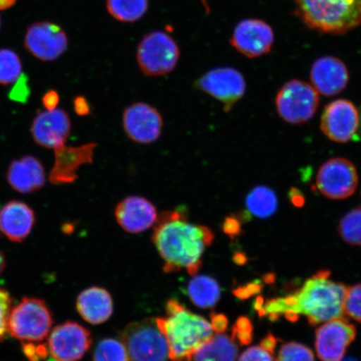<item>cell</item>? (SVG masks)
<instances>
[{
	"instance_id": "obj_23",
	"label": "cell",
	"mask_w": 361,
	"mask_h": 361,
	"mask_svg": "<svg viewBox=\"0 0 361 361\" xmlns=\"http://www.w3.org/2000/svg\"><path fill=\"white\" fill-rule=\"evenodd\" d=\"M76 309L85 322L101 324L111 318L114 307L109 291L101 287H90L80 293Z\"/></svg>"
},
{
	"instance_id": "obj_29",
	"label": "cell",
	"mask_w": 361,
	"mask_h": 361,
	"mask_svg": "<svg viewBox=\"0 0 361 361\" xmlns=\"http://www.w3.org/2000/svg\"><path fill=\"white\" fill-rule=\"evenodd\" d=\"M22 74V62L16 52L0 49V85L16 82Z\"/></svg>"
},
{
	"instance_id": "obj_14",
	"label": "cell",
	"mask_w": 361,
	"mask_h": 361,
	"mask_svg": "<svg viewBox=\"0 0 361 361\" xmlns=\"http://www.w3.org/2000/svg\"><path fill=\"white\" fill-rule=\"evenodd\" d=\"M92 334L80 324L66 322L49 337L48 349L56 361H79L92 345Z\"/></svg>"
},
{
	"instance_id": "obj_3",
	"label": "cell",
	"mask_w": 361,
	"mask_h": 361,
	"mask_svg": "<svg viewBox=\"0 0 361 361\" xmlns=\"http://www.w3.org/2000/svg\"><path fill=\"white\" fill-rule=\"evenodd\" d=\"M166 314L156 322L168 343L169 358L192 361L194 353L214 336L210 322L174 299L166 302Z\"/></svg>"
},
{
	"instance_id": "obj_32",
	"label": "cell",
	"mask_w": 361,
	"mask_h": 361,
	"mask_svg": "<svg viewBox=\"0 0 361 361\" xmlns=\"http://www.w3.org/2000/svg\"><path fill=\"white\" fill-rule=\"evenodd\" d=\"M344 309L345 314L361 323V283L347 288Z\"/></svg>"
},
{
	"instance_id": "obj_44",
	"label": "cell",
	"mask_w": 361,
	"mask_h": 361,
	"mask_svg": "<svg viewBox=\"0 0 361 361\" xmlns=\"http://www.w3.org/2000/svg\"><path fill=\"white\" fill-rule=\"evenodd\" d=\"M277 342V338L269 333L267 336L262 340L260 346L266 351L269 352L271 355H274L275 348H276Z\"/></svg>"
},
{
	"instance_id": "obj_30",
	"label": "cell",
	"mask_w": 361,
	"mask_h": 361,
	"mask_svg": "<svg viewBox=\"0 0 361 361\" xmlns=\"http://www.w3.org/2000/svg\"><path fill=\"white\" fill-rule=\"evenodd\" d=\"M93 361H129V357L123 342L106 338L99 341L94 348Z\"/></svg>"
},
{
	"instance_id": "obj_12",
	"label": "cell",
	"mask_w": 361,
	"mask_h": 361,
	"mask_svg": "<svg viewBox=\"0 0 361 361\" xmlns=\"http://www.w3.org/2000/svg\"><path fill=\"white\" fill-rule=\"evenodd\" d=\"M356 328L348 319L329 320L315 331V349L322 361H341L356 338Z\"/></svg>"
},
{
	"instance_id": "obj_34",
	"label": "cell",
	"mask_w": 361,
	"mask_h": 361,
	"mask_svg": "<svg viewBox=\"0 0 361 361\" xmlns=\"http://www.w3.org/2000/svg\"><path fill=\"white\" fill-rule=\"evenodd\" d=\"M12 305V299L7 290L0 288V341L6 338L8 329V319Z\"/></svg>"
},
{
	"instance_id": "obj_13",
	"label": "cell",
	"mask_w": 361,
	"mask_h": 361,
	"mask_svg": "<svg viewBox=\"0 0 361 361\" xmlns=\"http://www.w3.org/2000/svg\"><path fill=\"white\" fill-rule=\"evenodd\" d=\"M360 126V112L350 101L340 99L324 107L320 129L331 141L350 142L357 134Z\"/></svg>"
},
{
	"instance_id": "obj_26",
	"label": "cell",
	"mask_w": 361,
	"mask_h": 361,
	"mask_svg": "<svg viewBox=\"0 0 361 361\" xmlns=\"http://www.w3.org/2000/svg\"><path fill=\"white\" fill-rule=\"evenodd\" d=\"M245 202L248 213L259 219H268L276 213L278 209L276 193L265 186L252 189L247 194Z\"/></svg>"
},
{
	"instance_id": "obj_21",
	"label": "cell",
	"mask_w": 361,
	"mask_h": 361,
	"mask_svg": "<svg viewBox=\"0 0 361 361\" xmlns=\"http://www.w3.org/2000/svg\"><path fill=\"white\" fill-rule=\"evenodd\" d=\"M35 224V212L25 202H8L0 210V234L13 243L25 241Z\"/></svg>"
},
{
	"instance_id": "obj_43",
	"label": "cell",
	"mask_w": 361,
	"mask_h": 361,
	"mask_svg": "<svg viewBox=\"0 0 361 361\" xmlns=\"http://www.w3.org/2000/svg\"><path fill=\"white\" fill-rule=\"evenodd\" d=\"M288 198H290L292 204L296 207H302L305 205V197L304 194L299 189L293 188L288 192Z\"/></svg>"
},
{
	"instance_id": "obj_9",
	"label": "cell",
	"mask_w": 361,
	"mask_h": 361,
	"mask_svg": "<svg viewBox=\"0 0 361 361\" xmlns=\"http://www.w3.org/2000/svg\"><path fill=\"white\" fill-rule=\"evenodd\" d=\"M193 88L209 94L224 105L228 113L246 92L245 79L231 67H219L206 72L194 82Z\"/></svg>"
},
{
	"instance_id": "obj_38",
	"label": "cell",
	"mask_w": 361,
	"mask_h": 361,
	"mask_svg": "<svg viewBox=\"0 0 361 361\" xmlns=\"http://www.w3.org/2000/svg\"><path fill=\"white\" fill-rule=\"evenodd\" d=\"M243 221L238 214L226 216L222 224V228L226 235L233 239L242 233Z\"/></svg>"
},
{
	"instance_id": "obj_17",
	"label": "cell",
	"mask_w": 361,
	"mask_h": 361,
	"mask_svg": "<svg viewBox=\"0 0 361 361\" xmlns=\"http://www.w3.org/2000/svg\"><path fill=\"white\" fill-rule=\"evenodd\" d=\"M97 143L90 142L79 147H66L55 149V162L49 174L52 184L64 185L75 182L81 166L92 164Z\"/></svg>"
},
{
	"instance_id": "obj_5",
	"label": "cell",
	"mask_w": 361,
	"mask_h": 361,
	"mask_svg": "<svg viewBox=\"0 0 361 361\" xmlns=\"http://www.w3.org/2000/svg\"><path fill=\"white\" fill-rule=\"evenodd\" d=\"M52 324L47 303L36 298H24L11 308L8 319V333L21 342L43 341L51 333Z\"/></svg>"
},
{
	"instance_id": "obj_37",
	"label": "cell",
	"mask_w": 361,
	"mask_h": 361,
	"mask_svg": "<svg viewBox=\"0 0 361 361\" xmlns=\"http://www.w3.org/2000/svg\"><path fill=\"white\" fill-rule=\"evenodd\" d=\"M238 361H274L273 355L262 347L252 346L243 351Z\"/></svg>"
},
{
	"instance_id": "obj_8",
	"label": "cell",
	"mask_w": 361,
	"mask_h": 361,
	"mask_svg": "<svg viewBox=\"0 0 361 361\" xmlns=\"http://www.w3.org/2000/svg\"><path fill=\"white\" fill-rule=\"evenodd\" d=\"M319 102L318 92L312 85L299 80L284 84L275 98L279 116L293 125L312 119L317 111Z\"/></svg>"
},
{
	"instance_id": "obj_41",
	"label": "cell",
	"mask_w": 361,
	"mask_h": 361,
	"mask_svg": "<svg viewBox=\"0 0 361 361\" xmlns=\"http://www.w3.org/2000/svg\"><path fill=\"white\" fill-rule=\"evenodd\" d=\"M60 94L55 90H49L44 94L42 98L43 106L48 111L56 109L59 103H60Z\"/></svg>"
},
{
	"instance_id": "obj_48",
	"label": "cell",
	"mask_w": 361,
	"mask_h": 361,
	"mask_svg": "<svg viewBox=\"0 0 361 361\" xmlns=\"http://www.w3.org/2000/svg\"><path fill=\"white\" fill-rule=\"evenodd\" d=\"M341 361H357V360H355V359H354V358H351V357H350V358H346V359H345V360H342Z\"/></svg>"
},
{
	"instance_id": "obj_18",
	"label": "cell",
	"mask_w": 361,
	"mask_h": 361,
	"mask_svg": "<svg viewBox=\"0 0 361 361\" xmlns=\"http://www.w3.org/2000/svg\"><path fill=\"white\" fill-rule=\"evenodd\" d=\"M71 121L68 113L62 109L44 111L35 117L31 133L34 141L44 148L64 146L71 134Z\"/></svg>"
},
{
	"instance_id": "obj_28",
	"label": "cell",
	"mask_w": 361,
	"mask_h": 361,
	"mask_svg": "<svg viewBox=\"0 0 361 361\" xmlns=\"http://www.w3.org/2000/svg\"><path fill=\"white\" fill-rule=\"evenodd\" d=\"M338 231L350 245L361 246V207L347 213L340 221Z\"/></svg>"
},
{
	"instance_id": "obj_15",
	"label": "cell",
	"mask_w": 361,
	"mask_h": 361,
	"mask_svg": "<svg viewBox=\"0 0 361 361\" xmlns=\"http://www.w3.org/2000/svg\"><path fill=\"white\" fill-rule=\"evenodd\" d=\"M25 47L31 55L43 61H54L64 54L68 38L60 26L51 22H36L29 26Z\"/></svg>"
},
{
	"instance_id": "obj_31",
	"label": "cell",
	"mask_w": 361,
	"mask_h": 361,
	"mask_svg": "<svg viewBox=\"0 0 361 361\" xmlns=\"http://www.w3.org/2000/svg\"><path fill=\"white\" fill-rule=\"evenodd\" d=\"M277 361H314L313 351L300 343L288 342L279 351Z\"/></svg>"
},
{
	"instance_id": "obj_33",
	"label": "cell",
	"mask_w": 361,
	"mask_h": 361,
	"mask_svg": "<svg viewBox=\"0 0 361 361\" xmlns=\"http://www.w3.org/2000/svg\"><path fill=\"white\" fill-rule=\"evenodd\" d=\"M254 338L252 324L245 316L239 317L232 329V338L238 341L242 345H250Z\"/></svg>"
},
{
	"instance_id": "obj_11",
	"label": "cell",
	"mask_w": 361,
	"mask_h": 361,
	"mask_svg": "<svg viewBox=\"0 0 361 361\" xmlns=\"http://www.w3.org/2000/svg\"><path fill=\"white\" fill-rule=\"evenodd\" d=\"M123 125L129 139L148 145L160 138L164 123L155 107L145 102H135L124 110Z\"/></svg>"
},
{
	"instance_id": "obj_27",
	"label": "cell",
	"mask_w": 361,
	"mask_h": 361,
	"mask_svg": "<svg viewBox=\"0 0 361 361\" xmlns=\"http://www.w3.org/2000/svg\"><path fill=\"white\" fill-rule=\"evenodd\" d=\"M107 10L121 22L137 21L148 10V0H107Z\"/></svg>"
},
{
	"instance_id": "obj_20",
	"label": "cell",
	"mask_w": 361,
	"mask_h": 361,
	"mask_svg": "<svg viewBox=\"0 0 361 361\" xmlns=\"http://www.w3.org/2000/svg\"><path fill=\"white\" fill-rule=\"evenodd\" d=\"M313 87L324 97H334L349 83V71L345 63L334 56H323L314 62L310 71Z\"/></svg>"
},
{
	"instance_id": "obj_45",
	"label": "cell",
	"mask_w": 361,
	"mask_h": 361,
	"mask_svg": "<svg viewBox=\"0 0 361 361\" xmlns=\"http://www.w3.org/2000/svg\"><path fill=\"white\" fill-rule=\"evenodd\" d=\"M17 0H0V11H6L15 6Z\"/></svg>"
},
{
	"instance_id": "obj_36",
	"label": "cell",
	"mask_w": 361,
	"mask_h": 361,
	"mask_svg": "<svg viewBox=\"0 0 361 361\" xmlns=\"http://www.w3.org/2000/svg\"><path fill=\"white\" fill-rule=\"evenodd\" d=\"M22 350L29 361H42L48 355V346L40 342H22Z\"/></svg>"
},
{
	"instance_id": "obj_24",
	"label": "cell",
	"mask_w": 361,
	"mask_h": 361,
	"mask_svg": "<svg viewBox=\"0 0 361 361\" xmlns=\"http://www.w3.org/2000/svg\"><path fill=\"white\" fill-rule=\"evenodd\" d=\"M238 355L232 337L216 333L194 353L192 361H237Z\"/></svg>"
},
{
	"instance_id": "obj_10",
	"label": "cell",
	"mask_w": 361,
	"mask_h": 361,
	"mask_svg": "<svg viewBox=\"0 0 361 361\" xmlns=\"http://www.w3.org/2000/svg\"><path fill=\"white\" fill-rule=\"evenodd\" d=\"M358 183L355 165L343 157L331 158L324 162L316 177L319 191L332 200H343L353 195Z\"/></svg>"
},
{
	"instance_id": "obj_2",
	"label": "cell",
	"mask_w": 361,
	"mask_h": 361,
	"mask_svg": "<svg viewBox=\"0 0 361 361\" xmlns=\"http://www.w3.org/2000/svg\"><path fill=\"white\" fill-rule=\"evenodd\" d=\"M329 276L328 270H319L293 295L269 300L257 310L271 322L284 315L288 322H295L303 314L311 326L343 317L347 288Z\"/></svg>"
},
{
	"instance_id": "obj_4",
	"label": "cell",
	"mask_w": 361,
	"mask_h": 361,
	"mask_svg": "<svg viewBox=\"0 0 361 361\" xmlns=\"http://www.w3.org/2000/svg\"><path fill=\"white\" fill-rule=\"evenodd\" d=\"M302 19L320 32L344 34L361 24V0H295Z\"/></svg>"
},
{
	"instance_id": "obj_47",
	"label": "cell",
	"mask_w": 361,
	"mask_h": 361,
	"mask_svg": "<svg viewBox=\"0 0 361 361\" xmlns=\"http://www.w3.org/2000/svg\"><path fill=\"white\" fill-rule=\"evenodd\" d=\"M6 257H4L1 250H0V274L3 273L4 269H6Z\"/></svg>"
},
{
	"instance_id": "obj_22",
	"label": "cell",
	"mask_w": 361,
	"mask_h": 361,
	"mask_svg": "<svg viewBox=\"0 0 361 361\" xmlns=\"http://www.w3.org/2000/svg\"><path fill=\"white\" fill-rule=\"evenodd\" d=\"M7 180L16 191L28 194L44 186L47 175L37 158L25 156L11 162L7 171Z\"/></svg>"
},
{
	"instance_id": "obj_42",
	"label": "cell",
	"mask_w": 361,
	"mask_h": 361,
	"mask_svg": "<svg viewBox=\"0 0 361 361\" xmlns=\"http://www.w3.org/2000/svg\"><path fill=\"white\" fill-rule=\"evenodd\" d=\"M74 107L76 114L79 116H87L90 113V107L87 99L78 97L75 99Z\"/></svg>"
},
{
	"instance_id": "obj_16",
	"label": "cell",
	"mask_w": 361,
	"mask_h": 361,
	"mask_svg": "<svg viewBox=\"0 0 361 361\" xmlns=\"http://www.w3.org/2000/svg\"><path fill=\"white\" fill-rule=\"evenodd\" d=\"M233 47L248 58H257L268 54L274 42V31L263 20H245L233 31Z\"/></svg>"
},
{
	"instance_id": "obj_6",
	"label": "cell",
	"mask_w": 361,
	"mask_h": 361,
	"mask_svg": "<svg viewBox=\"0 0 361 361\" xmlns=\"http://www.w3.org/2000/svg\"><path fill=\"white\" fill-rule=\"evenodd\" d=\"M121 338L129 361H168L169 358L168 343L156 319L130 323Z\"/></svg>"
},
{
	"instance_id": "obj_49",
	"label": "cell",
	"mask_w": 361,
	"mask_h": 361,
	"mask_svg": "<svg viewBox=\"0 0 361 361\" xmlns=\"http://www.w3.org/2000/svg\"><path fill=\"white\" fill-rule=\"evenodd\" d=\"M0 25H1V18H0Z\"/></svg>"
},
{
	"instance_id": "obj_35",
	"label": "cell",
	"mask_w": 361,
	"mask_h": 361,
	"mask_svg": "<svg viewBox=\"0 0 361 361\" xmlns=\"http://www.w3.org/2000/svg\"><path fill=\"white\" fill-rule=\"evenodd\" d=\"M30 96L28 76L21 74L16 81L13 88L8 93L11 100L19 103H26Z\"/></svg>"
},
{
	"instance_id": "obj_50",
	"label": "cell",
	"mask_w": 361,
	"mask_h": 361,
	"mask_svg": "<svg viewBox=\"0 0 361 361\" xmlns=\"http://www.w3.org/2000/svg\"><path fill=\"white\" fill-rule=\"evenodd\" d=\"M360 123H361V110H360Z\"/></svg>"
},
{
	"instance_id": "obj_46",
	"label": "cell",
	"mask_w": 361,
	"mask_h": 361,
	"mask_svg": "<svg viewBox=\"0 0 361 361\" xmlns=\"http://www.w3.org/2000/svg\"><path fill=\"white\" fill-rule=\"evenodd\" d=\"M233 261L239 265L245 264L247 261L246 256L241 252H236L233 256Z\"/></svg>"
},
{
	"instance_id": "obj_40",
	"label": "cell",
	"mask_w": 361,
	"mask_h": 361,
	"mask_svg": "<svg viewBox=\"0 0 361 361\" xmlns=\"http://www.w3.org/2000/svg\"><path fill=\"white\" fill-rule=\"evenodd\" d=\"M210 320L211 326L216 333L222 334L227 331L228 319L224 314L212 312Z\"/></svg>"
},
{
	"instance_id": "obj_7",
	"label": "cell",
	"mask_w": 361,
	"mask_h": 361,
	"mask_svg": "<svg viewBox=\"0 0 361 361\" xmlns=\"http://www.w3.org/2000/svg\"><path fill=\"white\" fill-rule=\"evenodd\" d=\"M180 57L178 45L171 36L155 31L140 42L137 60L142 73L148 76H164L177 67Z\"/></svg>"
},
{
	"instance_id": "obj_25",
	"label": "cell",
	"mask_w": 361,
	"mask_h": 361,
	"mask_svg": "<svg viewBox=\"0 0 361 361\" xmlns=\"http://www.w3.org/2000/svg\"><path fill=\"white\" fill-rule=\"evenodd\" d=\"M188 295L198 308L211 309L220 300L221 288L213 277L196 274L188 283Z\"/></svg>"
},
{
	"instance_id": "obj_1",
	"label": "cell",
	"mask_w": 361,
	"mask_h": 361,
	"mask_svg": "<svg viewBox=\"0 0 361 361\" xmlns=\"http://www.w3.org/2000/svg\"><path fill=\"white\" fill-rule=\"evenodd\" d=\"M214 237L210 228L192 224L183 211L173 210L158 216L152 239L164 262L165 273L185 269L194 276L200 270L203 254Z\"/></svg>"
},
{
	"instance_id": "obj_19",
	"label": "cell",
	"mask_w": 361,
	"mask_h": 361,
	"mask_svg": "<svg viewBox=\"0 0 361 361\" xmlns=\"http://www.w3.org/2000/svg\"><path fill=\"white\" fill-rule=\"evenodd\" d=\"M157 207L141 196H128L120 201L115 209V218L126 233L138 234L155 226L158 219Z\"/></svg>"
},
{
	"instance_id": "obj_39",
	"label": "cell",
	"mask_w": 361,
	"mask_h": 361,
	"mask_svg": "<svg viewBox=\"0 0 361 361\" xmlns=\"http://www.w3.org/2000/svg\"><path fill=\"white\" fill-rule=\"evenodd\" d=\"M262 284L259 281L251 282L245 284V286H241L236 288L233 291L234 295L238 298L239 300H247L252 295H257L262 291Z\"/></svg>"
}]
</instances>
